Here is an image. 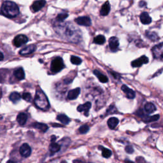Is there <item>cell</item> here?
Segmentation results:
<instances>
[{"label":"cell","instance_id":"14","mask_svg":"<svg viewBox=\"0 0 163 163\" xmlns=\"http://www.w3.org/2000/svg\"><path fill=\"white\" fill-rule=\"evenodd\" d=\"M80 92V88H76L75 89H72V90L70 91L68 93L67 97L68 99L70 100H73L77 99L78 96H79Z\"/></svg>","mask_w":163,"mask_h":163},{"label":"cell","instance_id":"27","mask_svg":"<svg viewBox=\"0 0 163 163\" xmlns=\"http://www.w3.org/2000/svg\"><path fill=\"white\" fill-rule=\"evenodd\" d=\"M160 117L159 115H155L153 116H148L146 117L144 119V121L145 122H151L154 121H156L157 120H159V119Z\"/></svg>","mask_w":163,"mask_h":163},{"label":"cell","instance_id":"3","mask_svg":"<svg viewBox=\"0 0 163 163\" xmlns=\"http://www.w3.org/2000/svg\"><path fill=\"white\" fill-rule=\"evenodd\" d=\"M64 65L62 59L61 58H57L52 61L50 69L54 73H58L64 68Z\"/></svg>","mask_w":163,"mask_h":163},{"label":"cell","instance_id":"24","mask_svg":"<svg viewBox=\"0 0 163 163\" xmlns=\"http://www.w3.org/2000/svg\"><path fill=\"white\" fill-rule=\"evenodd\" d=\"M21 95L19 93L17 92H13L12 93H11L10 96V99L12 101L13 103H16L18 102L21 99Z\"/></svg>","mask_w":163,"mask_h":163},{"label":"cell","instance_id":"40","mask_svg":"<svg viewBox=\"0 0 163 163\" xmlns=\"http://www.w3.org/2000/svg\"><path fill=\"white\" fill-rule=\"evenodd\" d=\"M1 95H2V92H1V89H0V98H1Z\"/></svg>","mask_w":163,"mask_h":163},{"label":"cell","instance_id":"30","mask_svg":"<svg viewBox=\"0 0 163 163\" xmlns=\"http://www.w3.org/2000/svg\"><path fill=\"white\" fill-rule=\"evenodd\" d=\"M71 62L72 63L75 65H79L81 64L82 62V59L77 56H72L71 57Z\"/></svg>","mask_w":163,"mask_h":163},{"label":"cell","instance_id":"38","mask_svg":"<svg viewBox=\"0 0 163 163\" xmlns=\"http://www.w3.org/2000/svg\"><path fill=\"white\" fill-rule=\"evenodd\" d=\"M56 139V137L55 136H52V139H51V142H55Z\"/></svg>","mask_w":163,"mask_h":163},{"label":"cell","instance_id":"26","mask_svg":"<svg viewBox=\"0 0 163 163\" xmlns=\"http://www.w3.org/2000/svg\"><path fill=\"white\" fill-rule=\"evenodd\" d=\"M105 41L106 39L104 36H103V35H98V36L94 38V43L98 45H103V43H105Z\"/></svg>","mask_w":163,"mask_h":163},{"label":"cell","instance_id":"16","mask_svg":"<svg viewBox=\"0 0 163 163\" xmlns=\"http://www.w3.org/2000/svg\"><path fill=\"white\" fill-rule=\"evenodd\" d=\"M140 21L143 24H149L151 23L152 19L146 12H143L142 14L140 15Z\"/></svg>","mask_w":163,"mask_h":163},{"label":"cell","instance_id":"23","mask_svg":"<svg viewBox=\"0 0 163 163\" xmlns=\"http://www.w3.org/2000/svg\"><path fill=\"white\" fill-rule=\"evenodd\" d=\"M61 149V146L58 143L55 142H52L49 146V150L52 154L58 152Z\"/></svg>","mask_w":163,"mask_h":163},{"label":"cell","instance_id":"18","mask_svg":"<svg viewBox=\"0 0 163 163\" xmlns=\"http://www.w3.org/2000/svg\"><path fill=\"white\" fill-rule=\"evenodd\" d=\"M13 74H14L15 78L19 80H22L24 79V78H25L24 72L23 69L21 68L15 70L14 71V73H13Z\"/></svg>","mask_w":163,"mask_h":163},{"label":"cell","instance_id":"1","mask_svg":"<svg viewBox=\"0 0 163 163\" xmlns=\"http://www.w3.org/2000/svg\"><path fill=\"white\" fill-rule=\"evenodd\" d=\"M1 13L8 18H13L19 13V9L14 2L7 1L2 5Z\"/></svg>","mask_w":163,"mask_h":163},{"label":"cell","instance_id":"8","mask_svg":"<svg viewBox=\"0 0 163 163\" xmlns=\"http://www.w3.org/2000/svg\"><path fill=\"white\" fill-rule=\"evenodd\" d=\"M78 25L83 26H90L91 25V19L89 17H79L75 19Z\"/></svg>","mask_w":163,"mask_h":163},{"label":"cell","instance_id":"25","mask_svg":"<svg viewBox=\"0 0 163 163\" xmlns=\"http://www.w3.org/2000/svg\"><path fill=\"white\" fill-rule=\"evenodd\" d=\"M57 119L65 125L69 124V122L70 121V119L66 115H64V114H60V115H58V117H57Z\"/></svg>","mask_w":163,"mask_h":163},{"label":"cell","instance_id":"12","mask_svg":"<svg viewBox=\"0 0 163 163\" xmlns=\"http://www.w3.org/2000/svg\"><path fill=\"white\" fill-rule=\"evenodd\" d=\"M121 89L122 90L125 94H126L127 97L129 99H134L135 97V92L134 91H133L132 89L129 88L128 87L126 86V85H123L121 87Z\"/></svg>","mask_w":163,"mask_h":163},{"label":"cell","instance_id":"32","mask_svg":"<svg viewBox=\"0 0 163 163\" xmlns=\"http://www.w3.org/2000/svg\"><path fill=\"white\" fill-rule=\"evenodd\" d=\"M89 130V127L88 126H87V125H83V126H82L79 129H78V131L81 133V134H85V133H87Z\"/></svg>","mask_w":163,"mask_h":163},{"label":"cell","instance_id":"37","mask_svg":"<svg viewBox=\"0 0 163 163\" xmlns=\"http://www.w3.org/2000/svg\"><path fill=\"white\" fill-rule=\"evenodd\" d=\"M3 59H4L3 54V53H1V52H0V61H1L3 60Z\"/></svg>","mask_w":163,"mask_h":163},{"label":"cell","instance_id":"5","mask_svg":"<svg viewBox=\"0 0 163 163\" xmlns=\"http://www.w3.org/2000/svg\"><path fill=\"white\" fill-rule=\"evenodd\" d=\"M28 42V37L25 35L19 34L16 36L13 40V44L17 47H20L22 45L26 44Z\"/></svg>","mask_w":163,"mask_h":163},{"label":"cell","instance_id":"6","mask_svg":"<svg viewBox=\"0 0 163 163\" xmlns=\"http://www.w3.org/2000/svg\"><path fill=\"white\" fill-rule=\"evenodd\" d=\"M19 152L22 156L24 157H28L31 154V148L28 143H24L21 146Z\"/></svg>","mask_w":163,"mask_h":163},{"label":"cell","instance_id":"29","mask_svg":"<svg viewBox=\"0 0 163 163\" xmlns=\"http://www.w3.org/2000/svg\"><path fill=\"white\" fill-rule=\"evenodd\" d=\"M102 148V155L103 156L105 157V158H108L111 156H112V152H111L109 149L101 147Z\"/></svg>","mask_w":163,"mask_h":163},{"label":"cell","instance_id":"31","mask_svg":"<svg viewBox=\"0 0 163 163\" xmlns=\"http://www.w3.org/2000/svg\"><path fill=\"white\" fill-rule=\"evenodd\" d=\"M68 17V13H62L58 15V17H56V20L59 22H62L64 20L66 19Z\"/></svg>","mask_w":163,"mask_h":163},{"label":"cell","instance_id":"35","mask_svg":"<svg viewBox=\"0 0 163 163\" xmlns=\"http://www.w3.org/2000/svg\"><path fill=\"white\" fill-rule=\"evenodd\" d=\"M139 5H140V7H144V6H145V5H146V3H145V1H140V2Z\"/></svg>","mask_w":163,"mask_h":163},{"label":"cell","instance_id":"9","mask_svg":"<svg viewBox=\"0 0 163 163\" xmlns=\"http://www.w3.org/2000/svg\"><path fill=\"white\" fill-rule=\"evenodd\" d=\"M46 4L45 0H38L34 1L32 5L31 9L34 12H36L41 10Z\"/></svg>","mask_w":163,"mask_h":163},{"label":"cell","instance_id":"22","mask_svg":"<svg viewBox=\"0 0 163 163\" xmlns=\"http://www.w3.org/2000/svg\"><path fill=\"white\" fill-rule=\"evenodd\" d=\"M94 74L98 78L99 80L102 83H107L108 81V78L105 75L102 74L101 72H99L98 70H94Z\"/></svg>","mask_w":163,"mask_h":163},{"label":"cell","instance_id":"10","mask_svg":"<svg viewBox=\"0 0 163 163\" xmlns=\"http://www.w3.org/2000/svg\"><path fill=\"white\" fill-rule=\"evenodd\" d=\"M119 46V42L117 38L112 37L109 39V47L110 50L113 52L117 50Z\"/></svg>","mask_w":163,"mask_h":163},{"label":"cell","instance_id":"4","mask_svg":"<svg viewBox=\"0 0 163 163\" xmlns=\"http://www.w3.org/2000/svg\"><path fill=\"white\" fill-rule=\"evenodd\" d=\"M154 58L163 61V43L155 46L152 49Z\"/></svg>","mask_w":163,"mask_h":163},{"label":"cell","instance_id":"15","mask_svg":"<svg viewBox=\"0 0 163 163\" xmlns=\"http://www.w3.org/2000/svg\"><path fill=\"white\" fill-rule=\"evenodd\" d=\"M110 11V5L109 2L107 1L101 7V10H100V14L102 16H106L109 13Z\"/></svg>","mask_w":163,"mask_h":163},{"label":"cell","instance_id":"17","mask_svg":"<svg viewBox=\"0 0 163 163\" xmlns=\"http://www.w3.org/2000/svg\"><path fill=\"white\" fill-rule=\"evenodd\" d=\"M27 119H28V116L24 113H20L17 117V121L21 126H24L26 123Z\"/></svg>","mask_w":163,"mask_h":163},{"label":"cell","instance_id":"2","mask_svg":"<svg viewBox=\"0 0 163 163\" xmlns=\"http://www.w3.org/2000/svg\"><path fill=\"white\" fill-rule=\"evenodd\" d=\"M34 103L38 107L43 110H47L50 107L49 102L47 96L40 89H38L36 90Z\"/></svg>","mask_w":163,"mask_h":163},{"label":"cell","instance_id":"20","mask_svg":"<svg viewBox=\"0 0 163 163\" xmlns=\"http://www.w3.org/2000/svg\"><path fill=\"white\" fill-rule=\"evenodd\" d=\"M119 122V119L116 117H111L108 121V126L111 129H115Z\"/></svg>","mask_w":163,"mask_h":163},{"label":"cell","instance_id":"33","mask_svg":"<svg viewBox=\"0 0 163 163\" xmlns=\"http://www.w3.org/2000/svg\"><path fill=\"white\" fill-rule=\"evenodd\" d=\"M23 98L25 100V101H29V102L31 101V100H32L31 95L30 94V93H29V92H24V93H23Z\"/></svg>","mask_w":163,"mask_h":163},{"label":"cell","instance_id":"11","mask_svg":"<svg viewBox=\"0 0 163 163\" xmlns=\"http://www.w3.org/2000/svg\"><path fill=\"white\" fill-rule=\"evenodd\" d=\"M36 47L34 45H29L28 47H24L20 51V54L22 56H26L29 55V54H31L32 53H33L36 50Z\"/></svg>","mask_w":163,"mask_h":163},{"label":"cell","instance_id":"28","mask_svg":"<svg viewBox=\"0 0 163 163\" xmlns=\"http://www.w3.org/2000/svg\"><path fill=\"white\" fill-rule=\"evenodd\" d=\"M146 35L149 39H150L153 41H156L158 40V36H157V35L155 33V32L148 31L146 32Z\"/></svg>","mask_w":163,"mask_h":163},{"label":"cell","instance_id":"39","mask_svg":"<svg viewBox=\"0 0 163 163\" xmlns=\"http://www.w3.org/2000/svg\"><path fill=\"white\" fill-rule=\"evenodd\" d=\"M7 163H16L15 161H12V160H9V161H8Z\"/></svg>","mask_w":163,"mask_h":163},{"label":"cell","instance_id":"21","mask_svg":"<svg viewBox=\"0 0 163 163\" xmlns=\"http://www.w3.org/2000/svg\"><path fill=\"white\" fill-rule=\"evenodd\" d=\"M32 126L37 129H39L42 132H46L48 130V126L47 125L43 123H40V122H34L32 124Z\"/></svg>","mask_w":163,"mask_h":163},{"label":"cell","instance_id":"41","mask_svg":"<svg viewBox=\"0 0 163 163\" xmlns=\"http://www.w3.org/2000/svg\"><path fill=\"white\" fill-rule=\"evenodd\" d=\"M125 162H126V163H134V162H131V161H127V160H126V161H125Z\"/></svg>","mask_w":163,"mask_h":163},{"label":"cell","instance_id":"19","mask_svg":"<svg viewBox=\"0 0 163 163\" xmlns=\"http://www.w3.org/2000/svg\"><path fill=\"white\" fill-rule=\"evenodd\" d=\"M144 109L148 114H150L154 113L156 110V107L152 103H147L145 104Z\"/></svg>","mask_w":163,"mask_h":163},{"label":"cell","instance_id":"7","mask_svg":"<svg viewBox=\"0 0 163 163\" xmlns=\"http://www.w3.org/2000/svg\"><path fill=\"white\" fill-rule=\"evenodd\" d=\"M148 58H146L145 56H143L142 57H140V58H138V59H136V60L133 61L131 62V66L135 68L140 67L142 65L148 63Z\"/></svg>","mask_w":163,"mask_h":163},{"label":"cell","instance_id":"42","mask_svg":"<svg viewBox=\"0 0 163 163\" xmlns=\"http://www.w3.org/2000/svg\"><path fill=\"white\" fill-rule=\"evenodd\" d=\"M61 163H67V162H66V161H62Z\"/></svg>","mask_w":163,"mask_h":163},{"label":"cell","instance_id":"36","mask_svg":"<svg viewBox=\"0 0 163 163\" xmlns=\"http://www.w3.org/2000/svg\"><path fill=\"white\" fill-rule=\"evenodd\" d=\"M111 74H112V75H113L114 77L116 78H117L118 77H119V75L118 74H117V73H114V72H110Z\"/></svg>","mask_w":163,"mask_h":163},{"label":"cell","instance_id":"34","mask_svg":"<svg viewBox=\"0 0 163 163\" xmlns=\"http://www.w3.org/2000/svg\"><path fill=\"white\" fill-rule=\"evenodd\" d=\"M125 150H126V152L128 153V154H132L133 152H134V150H133V147L131 146H126V148H125Z\"/></svg>","mask_w":163,"mask_h":163},{"label":"cell","instance_id":"13","mask_svg":"<svg viewBox=\"0 0 163 163\" xmlns=\"http://www.w3.org/2000/svg\"><path fill=\"white\" fill-rule=\"evenodd\" d=\"M91 107V103L90 102H86L84 105H79L77 107V110L80 112H84V113L86 116L88 115L89 111Z\"/></svg>","mask_w":163,"mask_h":163}]
</instances>
